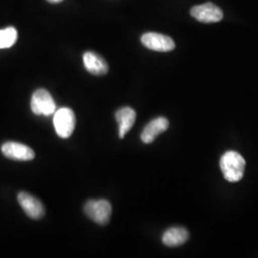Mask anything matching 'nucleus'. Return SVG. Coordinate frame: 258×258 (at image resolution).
Instances as JSON below:
<instances>
[{"label": "nucleus", "instance_id": "3", "mask_svg": "<svg viewBox=\"0 0 258 258\" xmlns=\"http://www.w3.org/2000/svg\"><path fill=\"white\" fill-rule=\"evenodd\" d=\"M54 126L56 134L62 139L69 138L74 132L76 117L72 109L63 107L55 111Z\"/></svg>", "mask_w": 258, "mask_h": 258}, {"label": "nucleus", "instance_id": "10", "mask_svg": "<svg viewBox=\"0 0 258 258\" xmlns=\"http://www.w3.org/2000/svg\"><path fill=\"white\" fill-rule=\"evenodd\" d=\"M169 122L166 118L159 117L151 120L142 132L141 139L145 144H151L163 132L167 130Z\"/></svg>", "mask_w": 258, "mask_h": 258}, {"label": "nucleus", "instance_id": "11", "mask_svg": "<svg viewBox=\"0 0 258 258\" xmlns=\"http://www.w3.org/2000/svg\"><path fill=\"white\" fill-rule=\"evenodd\" d=\"M115 117L119 124V137L122 139L133 127L136 120V112L131 107H122L116 112Z\"/></svg>", "mask_w": 258, "mask_h": 258}, {"label": "nucleus", "instance_id": "12", "mask_svg": "<svg viewBox=\"0 0 258 258\" xmlns=\"http://www.w3.org/2000/svg\"><path fill=\"white\" fill-rule=\"evenodd\" d=\"M189 238V233L182 227H173L165 231L162 241L167 247H178L184 244Z\"/></svg>", "mask_w": 258, "mask_h": 258}, {"label": "nucleus", "instance_id": "1", "mask_svg": "<svg viewBox=\"0 0 258 258\" xmlns=\"http://www.w3.org/2000/svg\"><path fill=\"white\" fill-rule=\"evenodd\" d=\"M245 166V159L236 151L226 152L220 160L222 173L225 179L231 183L238 182L243 178Z\"/></svg>", "mask_w": 258, "mask_h": 258}, {"label": "nucleus", "instance_id": "14", "mask_svg": "<svg viewBox=\"0 0 258 258\" xmlns=\"http://www.w3.org/2000/svg\"><path fill=\"white\" fill-rule=\"evenodd\" d=\"M48 2H50V3H59V2H61V1H63V0H47Z\"/></svg>", "mask_w": 258, "mask_h": 258}, {"label": "nucleus", "instance_id": "2", "mask_svg": "<svg viewBox=\"0 0 258 258\" xmlns=\"http://www.w3.org/2000/svg\"><path fill=\"white\" fill-rule=\"evenodd\" d=\"M84 212L92 221L101 226H105L110 221L112 207L111 204L104 199L90 200L85 204Z\"/></svg>", "mask_w": 258, "mask_h": 258}, {"label": "nucleus", "instance_id": "9", "mask_svg": "<svg viewBox=\"0 0 258 258\" xmlns=\"http://www.w3.org/2000/svg\"><path fill=\"white\" fill-rule=\"evenodd\" d=\"M85 69L94 76H103L108 72V64L101 55L94 52H86L83 55Z\"/></svg>", "mask_w": 258, "mask_h": 258}, {"label": "nucleus", "instance_id": "7", "mask_svg": "<svg viewBox=\"0 0 258 258\" xmlns=\"http://www.w3.org/2000/svg\"><path fill=\"white\" fill-rule=\"evenodd\" d=\"M1 151L4 156L14 161L26 162L33 160L36 156L32 148H29L26 145L16 142L5 143L1 148Z\"/></svg>", "mask_w": 258, "mask_h": 258}, {"label": "nucleus", "instance_id": "13", "mask_svg": "<svg viewBox=\"0 0 258 258\" xmlns=\"http://www.w3.org/2000/svg\"><path fill=\"white\" fill-rule=\"evenodd\" d=\"M18 39V31L14 27L0 30V49L13 46Z\"/></svg>", "mask_w": 258, "mask_h": 258}, {"label": "nucleus", "instance_id": "5", "mask_svg": "<svg viewBox=\"0 0 258 258\" xmlns=\"http://www.w3.org/2000/svg\"><path fill=\"white\" fill-rule=\"evenodd\" d=\"M144 46L157 52H169L175 48V42L171 37L158 33H146L141 38Z\"/></svg>", "mask_w": 258, "mask_h": 258}, {"label": "nucleus", "instance_id": "6", "mask_svg": "<svg viewBox=\"0 0 258 258\" xmlns=\"http://www.w3.org/2000/svg\"><path fill=\"white\" fill-rule=\"evenodd\" d=\"M18 201L22 210L31 219L39 220L43 218L45 214L44 206L35 196L25 191H21L18 195Z\"/></svg>", "mask_w": 258, "mask_h": 258}, {"label": "nucleus", "instance_id": "8", "mask_svg": "<svg viewBox=\"0 0 258 258\" xmlns=\"http://www.w3.org/2000/svg\"><path fill=\"white\" fill-rule=\"evenodd\" d=\"M190 15L194 19L203 23H214L220 21L223 19L222 10L218 6L210 2L202 5L194 6V8L190 10Z\"/></svg>", "mask_w": 258, "mask_h": 258}, {"label": "nucleus", "instance_id": "4", "mask_svg": "<svg viewBox=\"0 0 258 258\" xmlns=\"http://www.w3.org/2000/svg\"><path fill=\"white\" fill-rule=\"evenodd\" d=\"M31 109L36 115L50 116L55 113L56 105L50 93L45 89H37L32 96Z\"/></svg>", "mask_w": 258, "mask_h": 258}]
</instances>
